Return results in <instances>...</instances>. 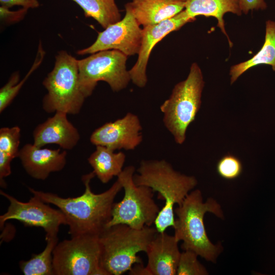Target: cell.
Returning <instances> with one entry per match:
<instances>
[{"mask_svg":"<svg viewBox=\"0 0 275 275\" xmlns=\"http://www.w3.org/2000/svg\"><path fill=\"white\" fill-rule=\"evenodd\" d=\"M8 8L1 6V19L6 23H12L22 20L26 14L28 9L22 8L16 11H11Z\"/></svg>","mask_w":275,"mask_h":275,"instance_id":"27","label":"cell"},{"mask_svg":"<svg viewBox=\"0 0 275 275\" xmlns=\"http://www.w3.org/2000/svg\"><path fill=\"white\" fill-rule=\"evenodd\" d=\"M134 172L135 168L129 166L118 176L124 195L121 201L114 203L106 227L121 224L140 229L154 224L160 211L153 199L154 191L148 186L136 185L133 181Z\"/></svg>","mask_w":275,"mask_h":275,"instance_id":"7","label":"cell"},{"mask_svg":"<svg viewBox=\"0 0 275 275\" xmlns=\"http://www.w3.org/2000/svg\"><path fill=\"white\" fill-rule=\"evenodd\" d=\"M129 274L133 275H152L147 267L144 266L142 263L134 264L129 270Z\"/></svg>","mask_w":275,"mask_h":275,"instance_id":"31","label":"cell"},{"mask_svg":"<svg viewBox=\"0 0 275 275\" xmlns=\"http://www.w3.org/2000/svg\"><path fill=\"white\" fill-rule=\"evenodd\" d=\"M67 115L57 112L53 116L38 125L33 133V144L43 147L54 144L65 150L73 149L80 140V133L68 120Z\"/></svg>","mask_w":275,"mask_h":275,"instance_id":"15","label":"cell"},{"mask_svg":"<svg viewBox=\"0 0 275 275\" xmlns=\"http://www.w3.org/2000/svg\"><path fill=\"white\" fill-rule=\"evenodd\" d=\"M20 139V128L18 126L0 129V151L14 158L18 157Z\"/></svg>","mask_w":275,"mask_h":275,"instance_id":"25","label":"cell"},{"mask_svg":"<svg viewBox=\"0 0 275 275\" xmlns=\"http://www.w3.org/2000/svg\"><path fill=\"white\" fill-rule=\"evenodd\" d=\"M83 10L87 17H92L105 29L121 19L115 0H72Z\"/></svg>","mask_w":275,"mask_h":275,"instance_id":"21","label":"cell"},{"mask_svg":"<svg viewBox=\"0 0 275 275\" xmlns=\"http://www.w3.org/2000/svg\"><path fill=\"white\" fill-rule=\"evenodd\" d=\"M175 236L157 232L149 243L146 253V266L152 275H175L181 253Z\"/></svg>","mask_w":275,"mask_h":275,"instance_id":"16","label":"cell"},{"mask_svg":"<svg viewBox=\"0 0 275 275\" xmlns=\"http://www.w3.org/2000/svg\"><path fill=\"white\" fill-rule=\"evenodd\" d=\"M66 150L39 147L26 144L20 149L18 157L25 172L32 178L44 180L51 173L62 170L66 164Z\"/></svg>","mask_w":275,"mask_h":275,"instance_id":"14","label":"cell"},{"mask_svg":"<svg viewBox=\"0 0 275 275\" xmlns=\"http://www.w3.org/2000/svg\"><path fill=\"white\" fill-rule=\"evenodd\" d=\"M242 13L247 14L250 11L264 10L267 8L265 0H238Z\"/></svg>","mask_w":275,"mask_h":275,"instance_id":"29","label":"cell"},{"mask_svg":"<svg viewBox=\"0 0 275 275\" xmlns=\"http://www.w3.org/2000/svg\"><path fill=\"white\" fill-rule=\"evenodd\" d=\"M177 216L173 227L177 240L182 241V249L197 253L207 261L215 263L223 250L221 243L213 244L209 239L204 223L206 213L210 212L224 219L220 204L209 198L203 202L199 189L190 192L182 203L174 209Z\"/></svg>","mask_w":275,"mask_h":275,"instance_id":"3","label":"cell"},{"mask_svg":"<svg viewBox=\"0 0 275 275\" xmlns=\"http://www.w3.org/2000/svg\"><path fill=\"white\" fill-rule=\"evenodd\" d=\"M199 255L195 252L185 250L181 253L177 270V275H207L205 267L198 260Z\"/></svg>","mask_w":275,"mask_h":275,"instance_id":"24","label":"cell"},{"mask_svg":"<svg viewBox=\"0 0 275 275\" xmlns=\"http://www.w3.org/2000/svg\"><path fill=\"white\" fill-rule=\"evenodd\" d=\"M195 20L184 10L175 16L159 23L143 29V37L138 60L129 70L131 80L139 88L144 87L147 82V66L151 52L155 45L172 32Z\"/></svg>","mask_w":275,"mask_h":275,"instance_id":"13","label":"cell"},{"mask_svg":"<svg viewBox=\"0 0 275 275\" xmlns=\"http://www.w3.org/2000/svg\"><path fill=\"white\" fill-rule=\"evenodd\" d=\"M0 194L10 204L7 212L0 216L1 229L6 221L15 219L26 226L41 227L44 230L45 236H52L57 235L61 225H67L60 209L51 208L36 195L28 202H23L1 190Z\"/></svg>","mask_w":275,"mask_h":275,"instance_id":"10","label":"cell"},{"mask_svg":"<svg viewBox=\"0 0 275 275\" xmlns=\"http://www.w3.org/2000/svg\"><path fill=\"white\" fill-rule=\"evenodd\" d=\"M45 52L40 41L37 53L34 62L31 69L24 77L20 80V74L18 71L14 72L7 82L0 89V113H2L13 100L18 94L24 82L32 73L41 65L45 56Z\"/></svg>","mask_w":275,"mask_h":275,"instance_id":"23","label":"cell"},{"mask_svg":"<svg viewBox=\"0 0 275 275\" xmlns=\"http://www.w3.org/2000/svg\"><path fill=\"white\" fill-rule=\"evenodd\" d=\"M0 4L8 8L19 6L28 10L38 8L40 5L38 0H0Z\"/></svg>","mask_w":275,"mask_h":275,"instance_id":"30","label":"cell"},{"mask_svg":"<svg viewBox=\"0 0 275 275\" xmlns=\"http://www.w3.org/2000/svg\"><path fill=\"white\" fill-rule=\"evenodd\" d=\"M242 170L240 160L230 154L223 156L216 164V171L219 176L228 180L237 178L241 174Z\"/></svg>","mask_w":275,"mask_h":275,"instance_id":"26","label":"cell"},{"mask_svg":"<svg viewBox=\"0 0 275 275\" xmlns=\"http://www.w3.org/2000/svg\"><path fill=\"white\" fill-rule=\"evenodd\" d=\"M157 232L151 226L137 229L120 224L106 227L99 235L100 266L108 275L129 271L134 264L142 263L137 254L146 252Z\"/></svg>","mask_w":275,"mask_h":275,"instance_id":"4","label":"cell"},{"mask_svg":"<svg viewBox=\"0 0 275 275\" xmlns=\"http://www.w3.org/2000/svg\"><path fill=\"white\" fill-rule=\"evenodd\" d=\"M184 10L194 20L197 16L215 18L217 21V26L228 38L230 46H232V42L225 29L224 16L227 13L241 15L242 13L238 0H186Z\"/></svg>","mask_w":275,"mask_h":275,"instance_id":"18","label":"cell"},{"mask_svg":"<svg viewBox=\"0 0 275 275\" xmlns=\"http://www.w3.org/2000/svg\"><path fill=\"white\" fill-rule=\"evenodd\" d=\"M137 173L133 175L135 184L150 187L158 193L159 199L164 201L154 223L157 231L163 232L168 227H174V205H180L195 187L196 178L175 171L165 160H142Z\"/></svg>","mask_w":275,"mask_h":275,"instance_id":"2","label":"cell"},{"mask_svg":"<svg viewBox=\"0 0 275 275\" xmlns=\"http://www.w3.org/2000/svg\"><path fill=\"white\" fill-rule=\"evenodd\" d=\"M142 127L139 117L128 113L124 117L105 123L90 136L91 143L114 151L134 150L142 142Z\"/></svg>","mask_w":275,"mask_h":275,"instance_id":"12","label":"cell"},{"mask_svg":"<svg viewBox=\"0 0 275 275\" xmlns=\"http://www.w3.org/2000/svg\"><path fill=\"white\" fill-rule=\"evenodd\" d=\"M180 1H183V2H185L186 0H180Z\"/></svg>","mask_w":275,"mask_h":275,"instance_id":"32","label":"cell"},{"mask_svg":"<svg viewBox=\"0 0 275 275\" xmlns=\"http://www.w3.org/2000/svg\"><path fill=\"white\" fill-rule=\"evenodd\" d=\"M127 59L123 52L110 49L78 60L79 85L85 97L92 95L99 81L106 82L114 92L126 88L131 80Z\"/></svg>","mask_w":275,"mask_h":275,"instance_id":"9","label":"cell"},{"mask_svg":"<svg viewBox=\"0 0 275 275\" xmlns=\"http://www.w3.org/2000/svg\"><path fill=\"white\" fill-rule=\"evenodd\" d=\"M95 176L93 171L82 176L85 191L75 198H62L55 194L31 187L29 189L33 195L47 204L55 205L62 211L71 237L81 234L99 235L112 218L114 200L123 187L117 179L106 191L94 194L90 183Z\"/></svg>","mask_w":275,"mask_h":275,"instance_id":"1","label":"cell"},{"mask_svg":"<svg viewBox=\"0 0 275 275\" xmlns=\"http://www.w3.org/2000/svg\"><path fill=\"white\" fill-rule=\"evenodd\" d=\"M99 235L81 234L57 243L53 251L54 275H108L100 264Z\"/></svg>","mask_w":275,"mask_h":275,"instance_id":"8","label":"cell"},{"mask_svg":"<svg viewBox=\"0 0 275 275\" xmlns=\"http://www.w3.org/2000/svg\"><path fill=\"white\" fill-rule=\"evenodd\" d=\"M184 9L185 2L180 0H133L125 5L143 27L170 19Z\"/></svg>","mask_w":275,"mask_h":275,"instance_id":"17","label":"cell"},{"mask_svg":"<svg viewBox=\"0 0 275 275\" xmlns=\"http://www.w3.org/2000/svg\"><path fill=\"white\" fill-rule=\"evenodd\" d=\"M47 93L42 99V108L47 113L62 112L78 114L86 98L81 91L78 60L65 50L55 57L52 70L42 82Z\"/></svg>","mask_w":275,"mask_h":275,"instance_id":"5","label":"cell"},{"mask_svg":"<svg viewBox=\"0 0 275 275\" xmlns=\"http://www.w3.org/2000/svg\"><path fill=\"white\" fill-rule=\"evenodd\" d=\"M128 10L123 19L110 25L98 33L90 46L79 50V55L92 54L105 50H119L127 56L138 54L141 48L143 29Z\"/></svg>","mask_w":275,"mask_h":275,"instance_id":"11","label":"cell"},{"mask_svg":"<svg viewBox=\"0 0 275 275\" xmlns=\"http://www.w3.org/2000/svg\"><path fill=\"white\" fill-rule=\"evenodd\" d=\"M13 159L11 155L0 151V183L2 187L6 186L4 178L11 174V162Z\"/></svg>","mask_w":275,"mask_h":275,"instance_id":"28","label":"cell"},{"mask_svg":"<svg viewBox=\"0 0 275 275\" xmlns=\"http://www.w3.org/2000/svg\"><path fill=\"white\" fill-rule=\"evenodd\" d=\"M46 245L44 250L34 255L28 261H21L19 267L24 275H54L53 251L58 241L57 235L45 236Z\"/></svg>","mask_w":275,"mask_h":275,"instance_id":"22","label":"cell"},{"mask_svg":"<svg viewBox=\"0 0 275 275\" xmlns=\"http://www.w3.org/2000/svg\"><path fill=\"white\" fill-rule=\"evenodd\" d=\"M204 84L200 66L192 63L187 78L174 86L160 107L164 126L177 144L184 142L187 128L200 109Z\"/></svg>","mask_w":275,"mask_h":275,"instance_id":"6","label":"cell"},{"mask_svg":"<svg viewBox=\"0 0 275 275\" xmlns=\"http://www.w3.org/2000/svg\"><path fill=\"white\" fill-rule=\"evenodd\" d=\"M259 65H270L275 71V21L270 20L266 21L265 40L260 50L249 60L231 67V84L247 70Z\"/></svg>","mask_w":275,"mask_h":275,"instance_id":"20","label":"cell"},{"mask_svg":"<svg viewBox=\"0 0 275 275\" xmlns=\"http://www.w3.org/2000/svg\"><path fill=\"white\" fill-rule=\"evenodd\" d=\"M125 159L126 155L123 152L116 153L106 147L96 146L88 161L95 176L102 183H107L122 172Z\"/></svg>","mask_w":275,"mask_h":275,"instance_id":"19","label":"cell"}]
</instances>
